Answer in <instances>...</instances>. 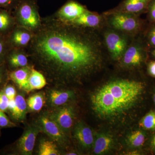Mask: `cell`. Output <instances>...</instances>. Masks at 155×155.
<instances>
[{
	"instance_id": "d4e9b609",
	"label": "cell",
	"mask_w": 155,
	"mask_h": 155,
	"mask_svg": "<svg viewBox=\"0 0 155 155\" xmlns=\"http://www.w3.org/2000/svg\"><path fill=\"white\" fill-rule=\"evenodd\" d=\"M27 108L31 112H38L45 104V97L41 93L35 94L29 97L27 101Z\"/></svg>"
},
{
	"instance_id": "8fae6325",
	"label": "cell",
	"mask_w": 155,
	"mask_h": 155,
	"mask_svg": "<svg viewBox=\"0 0 155 155\" xmlns=\"http://www.w3.org/2000/svg\"><path fill=\"white\" fill-rule=\"evenodd\" d=\"M48 116L66 133L71 129L73 125L75 113L72 106L66 104L58 107V109Z\"/></svg>"
},
{
	"instance_id": "83f0119b",
	"label": "cell",
	"mask_w": 155,
	"mask_h": 155,
	"mask_svg": "<svg viewBox=\"0 0 155 155\" xmlns=\"http://www.w3.org/2000/svg\"><path fill=\"white\" fill-rule=\"evenodd\" d=\"M20 0H0V8L13 11Z\"/></svg>"
},
{
	"instance_id": "e575fe53",
	"label": "cell",
	"mask_w": 155,
	"mask_h": 155,
	"mask_svg": "<svg viewBox=\"0 0 155 155\" xmlns=\"http://www.w3.org/2000/svg\"><path fill=\"white\" fill-rule=\"evenodd\" d=\"M7 75L5 64L0 65V84H1L6 78Z\"/></svg>"
},
{
	"instance_id": "d6a6232c",
	"label": "cell",
	"mask_w": 155,
	"mask_h": 155,
	"mask_svg": "<svg viewBox=\"0 0 155 155\" xmlns=\"http://www.w3.org/2000/svg\"><path fill=\"white\" fill-rule=\"evenodd\" d=\"M4 92L9 100L15 99L17 96L16 89L13 85H7L4 90Z\"/></svg>"
},
{
	"instance_id": "e0dca14e",
	"label": "cell",
	"mask_w": 155,
	"mask_h": 155,
	"mask_svg": "<svg viewBox=\"0 0 155 155\" xmlns=\"http://www.w3.org/2000/svg\"><path fill=\"white\" fill-rule=\"evenodd\" d=\"M72 91L53 89L49 92L48 100L51 106L60 107L66 105L74 96Z\"/></svg>"
},
{
	"instance_id": "277c9868",
	"label": "cell",
	"mask_w": 155,
	"mask_h": 155,
	"mask_svg": "<svg viewBox=\"0 0 155 155\" xmlns=\"http://www.w3.org/2000/svg\"><path fill=\"white\" fill-rule=\"evenodd\" d=\"M108 56L119 62L134 37L106 25L100 31Z\"/></svg>"
},
{
	"instance_id": "5bb4252c",
	"label": "cell",
	"mask_w": 155,
	"mask_h": 155,
	"mask_svg": "<svg viewBox=\"0 0 155 155\" xmlns=\"http://www.w3.org/2000/svg\"><path fill=\"white\" fill-rule=\"evenodd\" d=\"M29 60L25 49H12L6 61H7L9 67L14 70L31 65H29Z\"/></svg>"
},
{
	"instance_id": "44dd1931",
	"label": "cell",
	"mask_w": 155,
	"mask_h": 155,
	"mask_svg": "<svg viewBox=\"0 0 155 155\" xmlns=\"http://www.w3.org/2000/svg\"><path fill=\"white\" fill-rule=\"evenodd\" d=\"M149 132L140 128L134 131L127 136V142L132 147L140 148L147 143Z\"/></svg>"
},
{
	"instance_id": "8d00e7d4",
	"label": "cell",
	"mask_w": 155,
	"mask_h": 155,
	"mask_svg": "<svg viewBox=\"0 0 155 155\" xmlns=\"http://www.w3.org/2000/svg\"><path fill=\"white\" fill-rule=\"evenodd\" d=\"M15 106H16V103H15V99L9 100L8 110L11 112V114L14 112Z\"/></svg>"
},
{
	"instance_id": "f1b7e54d",
	"label": "cell",
	"mask_w": 155,
	"mask_h": 155,
	"mask_svg": "<svg viewBox=\"0 0 155 155\" xmlns=\"http://www.w3.org/2000/svg\"><path fill=\"white\" fill-rule=\"evenodd\" d=\"M147 14L148 22L155 23V0H152L150 2Z\"/></svg>"
},
{
	"instance_id": "603a6c76",
	"label": "cell",
	"mask_w": 155,
	"mask_h": 155,
	"mask_svg": "<svg viewBox=\"0 0 155 155\" xmlns=\"http://www.w3.org/2000/svg\"><path fill=\"white\" fill-rule=\"evenodd\" d=\"M140 128L149 132L155 131V110L151 109L141 117L138 123Z\"/></svg>"
},
{
	"instance_id": "484cf974",
	"label": "cell",
	"mask_w": 155,
	"mask_h": 155,
	"mask_svg": "<svg viewBox=\"0 0 155 155\" xmlns=\"http://www.w3.org/2000/svg\"><path fill=\"white\" fill-rule=\"evenodd\" d=\"M143 37L148 48H155V23H148Z\"/></svg>"
},
{
	"instance_id": "f546056e",
	"label": "cell",
	"mask_w": 155,
	"mask_h": 155,
	"mask_svg": "<svg viewBox=\"0 0 155 155\" xmlns=\"http://www.w3.org/2000/svg\"><path fill=\"white\" fill-rule=\"evenodd\" d=\"M145 68L147 75L155 79V60L149 59Z\"/></svg>"
},
{
	"instance_id": "ba28073f",
	"label": "cell",
	"mask_w": 155,
	"mask_h": 155,
	"mask_svg": "<svg viewBox=\"0 0 155 155\" xmlns=\"http://www.w3.org/2000/svg\"><path fill=\"white\" fill-rule=\"evenodd\" d=\"M152 0H123L116 7L102 14L104 16L116 13H128L140 16L147 14L148 8Z\"/></svg>"
},
{
	"instance_id": "52a82bcc",
	"label": "cell",
	"mask_w": 155,
	"mask_h": 155,
	"mask_svg": "<svg viewBox=\"0 0 155 155\" xmlns=\"http://www.w3.org/2000/svg\"><path fill=\"white\" fill-rule=\"evenodd\" d=\"M37 125L41 131L44 132L59 145L64 146L67 143L65 132L48 115L40 116Z\"/></svg>"
},
{
	"instance_id": "9c48e42d",
	"label": "cell",
	"mask_w": 155,
	"mask_h": 155,
	"mask_svg": "<svg viewBox=\"0 0 155 155\" xmlns=\"http://www.w3.org/2000/svg\"><path fill=\"white\" fill-rule=\"evenodd\" d=\"M86 6L75 0H69L53 16L61 21L70 22L87 11Z\"/></svg>"
},
{
	"instance_id": "836d02e7",
	"label": "cell",
	"mask_w": 155,
	"mask_h": 155,
	"mask_svg": "<svg viewBox=\"0 0 155 155\" xmlns=\"http://www.w3.org/2000/svg\"><path fill=\"white\" fill-rule=\"evenodd\" d=\"M151 135L150 136L148 140V146L149 150L152 153H155V131L152 132Z\"/></svg>"
},
{
	"instance_id": "1f68e13d",
	"label": "cell",
	"mask_w": 155,
	"mask_h": 155,
	"mask_svg": "<svg viewBox=\"0 0 155 155\" xmlns=\"http://www.w3.org/2000/svg\"><path fill=\"white\" fill-rule=\"evenodd\" d=\"M9 100L4 91L0 92V110L6 112L8 110Z\"/></svg>"
},
{
	"instance_id": "74e56055",
	"label": "cell",
	"mask_w": 155,
	"mask_h": 155,
	"mask_svg": "<svg viewBox=\"0 0 155 155\" xmlns=\"http://www.w3.org/2000/svg\"><path fill=\"white\" fill-rule=\"evenodd\" d=\"M152 99L153 102V103L155 107V86L153 88V89Z\"/></svg>"
},
{
	"instance_id": "2e32d148",
	"label": "cell",
	"mask_w": 155,
	"mask_h": 155,
	"mask_svg": "<svg viewBox=\"0 0 155 155\" xmlns=\"http://www.w3.org/2000/svg\"><path fill=\"white\" fill-rule=\"evenodd\" d=\"M33 66L29 65L19 69L12 70L9 73V78L16 84L20 89L27 92L28 79Z\"/></svg>"
},
{
	"instance_id": "d590c367",
	"label": "cell",
	"mask_w": 155,
	"mask_h": 155,
	"mask_svg": "<svg viewBox=\"0 0 155 155\" xmlns=\"http://www.w3.org/2000/svg\"><path fill=\"white\" fill-rule=\"evenodd\" d=\"M149 59L155 60V48H148Z\"/></svg>"
},
{
	"instance_id": "4dcf8cb0",
	"label": "cell",
	"mask_w": 155,
	"mask_h": 155,
	"mask_svg": "<svg viewBox=\"0 0 155 155\" xmlns=\"http://www.w3.org/2000/svg\"><path fill=\"white\" fill-rule=\"evenodd\" d=\"M16 126L14 123L11 122L4 112L0 110V127H13Z\"/></svg>"
},
{
	"instance_id": "7a4b0ae2",
	"label": "cell",
	"mask_w": 155,
	"mask_h": 155,
	"mask_svg": "<svg viewBox=\"0 0 155 155\" xmlns=\"http://www.w3.org/2000/svg\"><path fill=\"white\" fill-rule=\"evenodd\" d=\"M148 84L143 78L113 79L91 95L92 108L99 118L110 122L121 121L132 111L139 114L146 108Z\"/></svg>"
},
{
	"instance_id": "cb8c5ba5",
	"label": "cell",
	"mask_w": 155,
	"mask_h": 155,
	"mask_svg": "<svg viewBox=\"0 0 155 155\" xmlns=\"http://www.w3.org/2000/svg\"><path fill=\"white\" fill-rule=\"evenodd\" d=\"M38 155H60L59 150L56 143L54 141L43 140L41 141L39 145Z\"/></svg>"
},
{
	"instance_id": "3957f363",
	"label": "cell",
	"mask_w": 155,
	"mask_h": 155,
	"mask_svg": "<svg viewBox=\"0 0 155 155\" xmlns=\"http://www.w3.org/2000/svg\"><path fill=\"white\" fill-rule=\"evenodd\" d=\"M104 16L106 25L134 37L142 34L148 23L136 14L116 13Z\"/></svg>"
},
{
	"instance_id": "8992f818",
	"label": "cell",
	"mask_w": 155,
	"mask_h": 155,
	"mask_svg": "<svg viewBox=\"0 0 155 155\" xmlns=\"http://www.w3.org/2000/svg\"><path fill=\"white\" fill-rule=\"evenodd\" d=\"M143 34L135 37L118 63L120 67L127 69L140 70L149 60L148 47Z\"/></svg>"
},
{
	"instance_id": "ac0fdd59",
	"label": "cell",
	"mask_w": 155,
	"mask_h": 155,
	"mask_svg": "<svg viewBox=\"0 0 155 155\" xmlns=\"http://www.w3.org/2000/svg\"><path fill=\"white\" fill-rule=\"evenodd\" d=\"M16 25L12 11L0 8V35H8Z\"/></svg>"
},
{
	"instance_id": "4316f807",
	"label": "cell",
	"mask_w": 155,
	"mask_h": 155,
	"mask_svg": "<svg viewBox=\"0 0 155 155\" xmlns=\"http://www.w3.org/2000/svg\"><path fill=\"white\" fill-rule=\"evenodd\" d=\"M12 49L7 35H0V65L5 64L9 52Z\"/></svg>"
},
{
	"instance_id": "f35d334b",
	"label": "cell",
	"mask_w": 155,
	"mask_h": 155,
	"mask_svg": "<svg viewBox=\"0 0 155 155\" xmlns=\"http://www.w3.org/2000/svg\"><path fill=\"white\" fill-rule=\"evenodd\" d=\"M67 155H77V154L75 153H68V154H67Z\"/></svg>"
},
{
	"instance_id": "d6986e66",
	"label": "cell",
	"mask_w": 155,
	"mask_h": 155,
	"mask_svg": "<svg viewBox=\"0 0 155 155\" xmlns=\"http://www.w3.org/2000/svg\"><path fill=\"white\" fill-rule=\"evenodd\" d=\"M114 143V139L110 134H101L94 142V152L96 154L104 153L110 149Z\"/></svg>"
},
{
	"instance_id": "30bf717a",
	"label": "cell",
	"mask_w": 155,
	"mask_h": 155,
	"mask_svg": "<svg viewBox=\"0 0 155 155\" xmlns=\"http://www.w3.org/2000/svg\"><path fill=\"white\" fill-rule=\"evenodd\" d=\"M78 26L91 28L101 31L106 26L105 17L96 12L87 11L73 21L68 22Z\"/></svg>"
},
{
	"instance_id": "ffe728a7",
	"label": "cell",
	"mask_w": 155,
	"mask_h": 155,
	"mask_svg": "<svg viewBox=\"0 0 155 155\" xmlns=\"http://www.w3.org/2000/svg\"><path fill=\"white\" fill-rule=\"evenodd\" d=\"M47 84V80L45 75L32 67L31 71L27 92L43 88Z\"/></svg>"
},
{
	"instance_id": "4fadbf2b",
	"label": "cell",
	"mask_w": 155,
	"mask_h": 155,
	"mask_svg": "<svg viewBox=\"0 0 155 155\" xmlns=\"http://www.w3.org/2000/svg\"><path fill=\"white\" fill-rule=\"evenodd\" d=\"M40 131L36 125L30 126L23 134L17 144L18 149L22 155L32 154L37 136Z\"/></svg>"
},
{
	"instance_id": "9a60e30c",
	"label": "cell",
	"mask_w": 155,
	"mask_h": 155,
	"mask_svg": "<svg viewBox=\"0 0 155 155\" xmlns=\"http://www.w3.org/2000/svg\"><path fill=\"white\" fill-rule=\"evenodd\" d=\"M74 136L79 144L84 148H90L93 145L94 137L92 130L82 122H79L75 126Z\"/></svg>"
},
{
	"instance_id": "7c38bea8",
	"label": "cell",
	"mask_w": 155,
	"mask_h": 155,
	"mask_svg": "<svg viewBox=\"0 0 155 155\" xmlns=\"http://www.w3.org/2000/svg\"><path fill=\"white\" fill-rule=\"evenodd\" d=\"M34 34L27 28L16 25L7 36L12 48L25 49L30 43Z\"/></svg>"
},
{
	"instance_id": "7402d4cb",
	"label": "cell",
	"mask_w": 155,
	"mask_h": 155,
	"mask_svg": "<svg viewBox=\"0 0 155 155\" xmlns=\"http://www.w3.org/2000/svg\"><path fill=\"white\" fill-rule=\"evenodd\" d=\"M15 109L12 116L14 119L17 121H22L25 119L27 113V102L24 96L22 95L19 94L16 96L15 98Z\"/></svg>"
},
{
	"instance_id": "6da1fadb",
	"label": "cell",
	"mask_w": 155,
	"mask_h": 155,
	"mask_svg": "<svg viewBox=\"0 0 155 155\" xmlns=\"http://www.w3.org/2000/svg\"><path fill=\"white\" fill-rule=\"evenodd\" d=\"M25 50L33 67L57 85L83 83L104 69L108 55L99 31L53 15L41 18Z\"/></svg>"
},
{
	"instance_id": "5b68a950",
	"label": "cell",
	"mask_w": 155,
	"mask_h": 155,
	"mask_svg": "<svg viewBox=\"0 0 155 155\" xmlns=\"http://www.w3.org/2000/svg\"><path fill=\"white\" fill-rule=\"evenodd\" d=\"M16 25L34 33L41 25L37 0H20L12 11Z\"/></svg>"
}]
</instances>
